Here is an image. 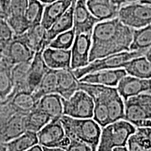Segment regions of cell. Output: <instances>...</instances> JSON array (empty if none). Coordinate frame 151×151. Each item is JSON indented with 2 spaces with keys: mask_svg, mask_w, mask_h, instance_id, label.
<instances>
[{
  "mask_svg": "<svg viewBox=\"0 0 151 151\" xmlns=\"http://www.w3.org/2000/svg\"><path fill=\"white\" fill-rule=\"evenodd\" d=\"M134 29L117 18L98 22L91 34L90 62L109 55L129 51Z\"/></svg>",
  "mask_w": 151,
  "mask_h": 151,
  "instance_id": "cell-1",
  "label": "cell"
},
{
  "mask_svg": "<svg viewBox=\"0 0 151 151\" xmlns=\"http://www.w3.org/2000/svg\"><path fill=\"white\" fill-rule=\"evenodd\" d=\"M65 135L70 139H78L97 150L101 127L93 118H74L62 115L60 118Z\"/></svg>",
  "mask_w": 151,
  "mask_h": 151,
  "instance_id": "cell-2",
  "label": "cell"
},
{
  "mask_svg": "<svg viewBox=\"0 0 151 151\" xmlns=\"http://www.w3.org/2000/svg\"><path fill=\"white\" fill-rule=\"evenodd\" d=\"M136 129V126L125 120L111 122L101 128L97 150H112L117 146H127L128 139Z\"/></svg>",
  "mask_w": 151,
  "mask_h": 151,
  "instance_id": "cell-3",
  "label": "cell"
},
{
  "mask_svg": "<svg viewBox=\"0 0 151 151\" xmlns=\"http://www.w3.org/2000/svg\"><path fill=\"white\" fill-rule=\"evenodd\" d=\"M148 50H129L109 55L89 62L88 65L73 70L76 78L80 79L88 73L105 69L123 68L128 61L137 57L145 55Z\"/></svg>",
  "mask_w": 151,
  "mask_h": 151,
  "instance_id": "cell-4",
  "label": "cell"
},
{
  "mask_svg": "<svg viewBox=\"0 0 151 151\" xmlns=\"http://www.w3.org/2000/svg\"><path fill=\"white\" fill-rule=\"evenodd\" d=\"M118 18L122 23L132 29H139L151 24V6L139 1L122 5Z\"/></svg>",
  "mask_w": 151,
  "mask_h": 151,
  "instance_id": "cell-5",
  "label": "cell"
},
{
  "mask_svg": "<svg viewBox=\"0 0 151 151\" xmlns=\"http://www.w3.org/2000/svg\"><path fill=\"white\" fill-rule=\"evenodd\" d=\"M63 115L74 118H92L94 104L92 98L82 90L75 92L68 99L62 98Z\"/></svg>",
  "mask_w": 151,
  "mask_h": 151,
  "instance_id": "cell-6",
  "label": "cell"
},
{
  "mask_svg": "<svg viewBox=\"0 0 151 151\" xmlns=\"http://www.w3.org/2000/svg\"><path fill=\"white\" fill-rule=\"evenodd\" d=\"M39 143L46 148H60L67 151L69 139L65 135V130L60 120H51L37 132Z\"/></svg>",
  "mask_w": 151,
  "mask_h": 151,
  "instance_id": "cell-7",
  "label": "cell"
},
{
  "mask_svg": "<svg viewBox=\"0 0 151 151\" xmlns=\"http://www.w3.org/2000/svg\"><path fill=\"white\" fill-rule=\"evenodd\" d=\"M35 52L19 35H15L12 41L2 50V60L11 66L22 62H31Z\"/></svg>",
  "mask_w": 151,
  "mask_h": 151,
  "instance_id": "cell-8",
  "label": "cell"
},
{
  "mask_svg": "<svg viewBox=\"0 0 151 151\" xmlns=\"http://www.w3.org/2000/svg\"><path fill=\"white\" fill-rule=\"evenodd\" d=\"M91 43V34L75 35L71 49V69L72 70L84 67L89 64Z\"/></svg>",
  "mask_w": 151,
  "mask_h": 151,
  "instance_id": "cell-9",
  "label": "cell"
},
{
  "mask_svg": "<svg viewBox=\"0 0 151 151\" xmlns=\"http://www.w3.org/2000/svg\"><path fill=\"white\" fill-rule=\"evenodd\" d=\"M99 20L89 11L86 0H75L73 10V25L75 35L80 34H92V29Z\"/></svg>",
  "mask_w": 151,
  "mask_h": 151,
  "instance_id": "cell-10",
  "label": "cell"
},
{
  "mask_svg": "<svg viewBox=\"0 0 151 151\" xmlns=\"http://www.w3.org/2000/svg\"><path fill=\"white\" fill-rule=\"evenodd\" d=\"M117 90L124 100L144 92H151V78H140L127 74L119 81Z\"/></svg>",
  "mask_w": 151,
  "mask_h": 151,
  "instance_id": "cell-11",
  "label": "cell"
},
{
  "mask_svg": "<svg viewBox=\"0 0 151 151\" xmlns=\"http://www.w3.org/2000/svg\"><path fill=\"white\" fill-rule=\"evenodd\" d=\"M127 73L123 68L105 69L88 73L78 79L79 82L99 84L106 86L117 87L119 81Z\"/></svg>",
  "mask_w": 151,
  "mask_h": 151,
  "instance_id": "cell-12",
  "label": "cell"
},
{
  "mask_svg": "<svg viewBox=\"0 0 151 151\" xmlns=\"http://www.w3.org/2000/svg\"><path fill=\"white\" fill-rule=\"evenodd\" d=\"M57 76V93L63 99H68L78 90V80L71 68L55 69Z\"/></svg>",
  "mask_w": 151,
  "mask_h": 151,
  "instance_id": "cell-13",
  "label": "cell"
},
{
  "mask_svg": "<svg viewBox=\"0 0 151 151\" xmlns=\"http://www.w3.org/2000/svg\"><path fill=\"white\" fill-rule=\"evenodd\" d=\"M42 55L49 69L71 68V49L65 50L47 46L43 50Z\"/></svg>",
  "mask_w": 151,
  "mask_h": 151,
  "instance_id": "cell-14",
  "label": "cell"
},
{
  "mask_svg": "<svg viewBox=\"0 0 151 151\" xmlns=\"http://www.w3.org/2000/svg\"><path fill=\"white\" fill-rule=\"evenodd\" d=\"M86 5L99 21L117 18L120 7L112 0H86Z\"/></svg>",
  "mask_w": 151,
  "mask_h": 151,
  "instance_id": "cell-15",
  "label": "cell"
},
{
  "mask_svg": "<svg viewBox=\"0 0 151 151\" xmlns=\"http://www.w3.org/2000/svg\"><path fill=\"white\" fill-rule=\"evenodd\" d=\"M43 50L35 52L28 70L27 89L28 91L32 93L40 83L43 76L49 69L43 58Z\"/></svg>",
  "mask_w": 151,
  "mask_h": 151,
  "instance_id": "cell-16",
  "label": "cell"
},
{
  "mask_svg": "<svg viewBox=\"0 0 151 151\" xmlns=\"http://www.w3.org/2000/svg\"><path fill=\"white\" fill-rule=\"evenodd\" d=\"M19 36L35 52L43 50L48 46L47 29L41 23L31 26L25 32Z\"/></svg>",
  "mask_w": 151,
  "mask_h": 151,
  "instance_id": "cell-17",
  "label": "cell"
},
{
  "mask_svg": "<svg viewBox=\"0 0 151 151\" xmlns=\"http://www.w3.org/2000/svg\"><path fill=\"white\" fill-rule=\"evenodd\" d=\"M26 115L17 112L0 127V136L6 142L19 137L27 131Z\"/></svg>",
  "mask_w": 151,
  "mask_h": 151,
  "instance_id": "cell-18",
  "label": "cell"
},
{
  "mask_svg": "<svg viewBox=\"0 0 151 151\" xmlns=\"http://www.w3.org/2000/svg\"><path fill=\"white\" fill-rule=\"evenodd\" d=\"M74 0H55L45 5L41 24L48 29L72 4Z\"/></svg>",
  "mask_w": 151,
  "mask_h": 151,
  "instance_id": "cell-19",
  "label": "cell"
},
{
  "mask_svg": "<svg viewBox=\"0 0 151 151\" xmlns=\"http://www.w3.org/2000/svg\"><path fill=\"white\" fill-rule=\"evenodd\" d=\"M37 107L50 116L51 120H60L63 115L62 97L58 93L43 96L38 101Z\"/></svg>",
  "mask_w": 151,
  "mask_h": 151,
  "instance_id": "cell-20",
  "label": "cell"
},
{
  "mask_svg": "<svg viewBox=\"0 0 151 151\" xmlns=\"http://www.w3.org/2000/svg\"><path fill=\"white\" fill-rule=\"evenodd\" d=\"M124 101V120L131 122L136 127H141L145 120H148V116L135 97H129Z\"/></svg>",
  "mask_w": 151,
  "mask_h": 151,
  "instance_id": "cell-21",
  "label": "cell"
},
{
  "mask_svg": "<svg viewBox=\"0 0 151 151\" xmlns=\"http://www.w3.org/2000/svg\"><path fill=\"white\" fill-rule=\"evenodd\" d=\"M75 0L69 9L60 17L51 27L47 29V42L49 43L59 34L64 32L73 28V10Z\"/></svg>",
  "mask_w": 151,
  "mask_h": 151,
  "instance_id": "cell-22",
  "label": "cell"
},
{
  "mask_svg": "<svg viewBox=\"0 0 151 151\" xmlns=\"http://www.w3.org/2000/svg\"><path fill=\"white\" fill-rule=\"evenodd\" d=\"M123 68L128 75L140 78H151V62L145 55L132 58Z\"/></svg>",
  "mask_w": 151,
  "mask_h": 151,
  "instance_id": "cell-23",
  "label": "cell"
},
{
  "mask_svg": "<svg viewBox=\"0 0 151 151\" xmlns=\"http://www.w3.org/2000/svg\"><path fill=\"white\" fill-rule=\"evenodd\" d=\"M31 62H22L13 66L11 69V76L13 81V88L9 100H11L16 92L20 91H28L27 89V74Z\"/></svg>",
  "mask_w": 151,
  "mask_h": 151,
  "instance_id": "cell-24",
  "label": "cell"
},
{
  "mask_svg": "<svg viewBox=\"0 0 151 151\" xmlns=\"http://www.w3.org/2000/svg\"><path fill=\"white\" fill-rule=\"evenodd\" d=\"M37 143H39L37 132L27 130L19 137L6 142L4 147L9 151H26Z\"/></svg>",
  "mask_w": 151,
  "mask_h": 151,
  "instance_id": "cell-25",
  "label": "cell"
},
{
  "mask_svg": "<svg viewBox=\"0 0 151 151\" xmlns=\"http://www.w3.org/2000/svg\"><path fill=\"white\" fill-rule=\"evenodd\" d=\"M11 100V105L17 111V112L24 114H27L35 109L37 106L39 101L34 96L32 92L29 91L16 92Z\"/></svg>",
  "mask_w": 151,
  "mask_h": 151,
  "instance_id": "cell-26",
  "label": "cell"
},
{
  "mask_svg": "<svg viewBox=\"0 0 151 151\" xmlns=\"http://www.w3.org/2000/svg\"><path fill=\"white\" fill-rule=\"evenodd\" d=\"M13 66L4 60H0V101L6 102L8 101L12 93L13 81L11 76V69Z\"/></svg>",
  "mask_w": 151,
  "mask_h": 151,
  "instance_id": "cell-27",
  "label": "cell"
},
{
  "mask_svg": "<svg viewBox=\"0 0 151 151\" xmlns=\"http://www.w3.org/2000/svg\"><path fill=\"white\" fill-rule=\"evenodd\" d=\"M57 76L55 69H49L43 76L42 80L37 88L33 92L37 100L39 101L43 96L46 94L57 93Z\"/></svg>",
  "mask_w": 151,
  "mask_h": 151,
  "instance_id": "cell-28",
  "label": "cell"
},
{
  "mask_svg": "<svg viewBox=\"0 0 151 151\" xmlns=\"http://www.w3.org/2000/svg\"><path fill=\"white\" fill-rule=\"evenodd\" d=\"M51 120L50 116L37 106L26 115V129L29 131L37 132Z\"/></svg>",
  "mask_w": 151,
  "mask_h": 151,
  "instance_id": "cell-29",
  "label": "cell"
},
{
  "mask_svg": "<svg viewBox=\"0 0 151 151\" xmlns=\"http://www.w3.org/2000/svg\"><path fill=\"white\" fill-rule=\"evenodd\" d=\"M151 47V24L134 29L130 50H148Z\"/></svg>",
  "mask_w": 151,
  "mask_h": 151,
  "instance_id": "cell-30",
  "label": "cell"
},
{
  "mask_svg": "<svg viewBox=\"0 0 151 151\" xmlns=\"http://www.w3.org/2000/svg\"><path fill=\"white\" fill-rule=\"evenodd\" d=\"M128 150L150 151V145L143 127H138L134 133L130 135L127 142Z\"/></svg>",
  "mask_w": 151,
  "mask_h": 151,
  "instance_id": "cell-31",
  "label": "cell"
},
{
  "mask_svg": "<svg viewBox=\"0 0 151 151\" xmlns=\"http://www.w3.org/2000/svg\"><path fill=\"white\" fill-rule=\"evenodd\" d=\"M45 5L39 0H28L24 18L29 27L41 23Z\"/></svg>",
  "mask_w": 151,
  "mask_h": 151,
  "instance_id": "cell-32",
  "label": "cell"
},
{
  "mask_svg": "<svg viewBox=\"0 0 151 151\" xmlns=\"http://www.w3.org/2000/svg\"><path fill=\"white\" fill-rule=\"evenodd\" d=\"M106 104L111 122L124 118V101L119 92L109 99Z\"/></svg>",
  "mask_w": 151,
  "mask_h": 151,
  "instance_id": "cell-33",
  "label": "cell"
},
{
  "mask_svg": "<svg viewBox=\"0 0 151 151\" xmlns=\"http://www.w3.org/2000/svg\"><path fill=\"white\" fill-rule=\"evenodd\" d=\"M75 38L74 30L72 29L60 33L49 43L48 47L60 49H70Z\"/></svg>",
  "mask_w": 151,
  "mask_h": 151,
  "instance_id": "cell-34",
  "label": "cell"
},
{
  "mask_svg": "<svg viewBox=\"0 0 151 151\" xmlns=\"http://www.w3.org/2000/svg\"><path fill=\"white\" fill-rule=\"evenodd\" d=\"M93 120L97 122L101 128L111 123L109 111L106 104L104 102H94Z\"/></svg>",
  "mask_w": 151,
  "mask_h": 151,
  "instance_id": "cell-35",
  "label": "cell"
},
{
  "mask_svg": "<svg viewBox=\"0 0 151 151\" xmlns=\"http://www.w3.org/2000/svg\"><path fill=\"white\" fill-rule=\"evenodd\" d=\"M27 4L28 0H10L9 15L6 18H24V13Z\"/></svg>",
  "mask_w": 151,
  "mask_h": 151,
  "instance_id": "cell-36",
  "label": "cell"
},
{
  "mask_svg": "<svg viewBox=\"0 0 151 151\" xmlns=\"http://www.w3.org/2000/svg\"><path fill=\"white\" fill-rule=\"evenodd\" d=\"M14 31L6 20L0 18V51L2 52L6 46L14 39Z\"/></svg>",
  "mask_w": 151,
  "mask_h": 151,
  "instance_id": "cell-37",
  "label": "cell"
},
{
  "mask_svg": "<svg viewBox=\"0 0 151 151\" xmlns=\"http://www.w3.org/2000/svg\"><path fill=\"white\" fill-rule=\"evenodd\" d=\"M134 97L146 112L149 119H151V92H144Z\"/></svg>",
  "mask_w": 151,
  "mask_h": 151,
  "instance_id": "cell-38",
  "label": "cell"
},
{
  "mask_svg": "<svg viewBox=\"0 0 151 151\" xmlns=\"http://www.w3.org/2000/svg\"><path fill=\"white\" fill-rule=\"evenodd\" d=\"M67 151H90L92 149L86 143L78 139H70Z\"/></svg>",
  "mask_w": 151,
  "mask_h": 151,
  "instance_id": "cell-39",
  "label": "cell"
},
{
  "mask_svg": "<svg viewBox=\"0 0 151 151\" xmlns=\"http://www.w3.org/2000/svg\"><path fill=\"white\" fill-rule=\"evenodd\" d=\"M1 6V9H2V12L4 16V18L6 19L9 15V4H10V0H0Z\"/></svg>",
  "mask_w": 151,
  "mask_h": 151,
  "instance_id": "cell-40",
  "label": "cell"
},
{
  "mask_svg": "<svg viewBox=\"0 0 151 151\" xmlns=\"http://www.w3.org/2000/svg\"><path fill=\"white\" fill-rule=\"evenodd\" d=\"M112 1L117 5H118L119 6H121L127 4L139 1V0H112Z\"/></svg>",
  "mask_w": 151,
  "mask_h": 151,
  "instance_id": "cell-41",
  "label": "cell"
},
{
  "mask_svg": "<svg viewBox=\"0 0 151 151\" xmlns=\"http://www.w3.org/2000/svg\"><path fill=\"white\" fill-rule=\"evenodd\" d=\"M143 129H144L145 133L148 137L149 142H150V151H151V127H143Z\"/></svg>",
  "mask_w": 151,
  "mask_h": 151,
  "instance_id": "cell-42",
  "label": "cell"
},
{
  "mask_svg": "<svg viewBox=\"0 0 151 151\" xmlns=\"http://www.w3.org/2000/svg\"><path fill=\"white\" fill-rule=\"evenodd\" d=\"M28 150L29 151H42L43 148H42V146L39 144V143H37V144L34 145L32 147H31V148H30Z\"/></svg>",
  "mask_w": 151,
  "mask_h": 151,
  "instance_id": "cell-43",
  "label": "cell"
},
{
  "mask_svg": "<svg viewBox=\"0 0 151 151\" xmlns=\"http://www.w3.org/2000/svg\"><path fill=\"white\" fill-rule=\"evenodd\" d=\"M43 151H64L62 148H54V147H51V148H46V147H42Z\"/></svg>",
  "mask_w": 151,
  "mask_h": 151,
  "instance_id": "cell-44",
  "label": "cell"
},
{
  "mask_svg": "<svg viewBox=\"0 0 151 151\" xmlns=\"http://www.w3.org/2000/svg\"><path fill=\"white\" fill-rule=\"evenodd\" d=\"M112 150L115 151H127L128 150L127 146H117L112 149Z\"/></svg>",
  "mask_w": 151,
  "mask_h": 151,
  "instance_id": "cell-45",
  "label": "cell"
},
{
  "mask_svg": "<svg viewBox=\"0 0 151 151\" xmlns=\"http://www.w3.org/2000/svg\"><path fill=\"white\" fill-rule=\"evenodd\" d=\"M141 127H151V119H148V120H145V121L143 122L142 126H141Z\"/></svg>",
  "mask_w": 151,
  "mask_h": 151,
  "instance_id": "cell-46",
  "label": "cell"
},
{
  "mask_svg": "<svg viewBox=\"0 0 151 151\" xmlns=\"http://www.w3.org/2000/svg\"><path fill=\"white\" fill-rule=\"evenodd\" d=\"M139 2L144 4H147L151 6V0H139Z\"/></svg>",
  "mask_w": 151,
  "mask_h": 151,
  "instance_id": "cell-47",
  "label": "cell"
},
{
  "mask_svg": "<svg viewBox=\"0 0 151 151\" xmlns=\"http://www.w3.org/2000/svg\"><path fill=\"white\" fill-rule=\"evenodd\" d=\"M39 1H40L41 2L44 4H47L51 3V2H52V1H55V0H39Z\"/></svg>",
  "mask_w": 151,
  "mask_h": 151,
  "instance_id": "cell-48",
  "label": "cell"
},
{
  "mask_svg": "<svg viewBox=\"0 0 151 151\" xmlns=\"http://www.w3.org/2000/svg\"><path fill=\"white\" fill-rule=\"evenodd\" d=\"M0 18H4V14H3V12H2V9H1V2H0ZM4 19H5V18H4Z\"/></svg>",
  "mask_w": 151,
  "mask_h": 151,
  "instance_id": "cell-49",
  "label": "cell"
},
{
  "mask_svg": "<svg viewBox=\"0 0 151 151\" xmlns=\"http://www.w3.org/2000/svg\"><path fill=\"white\" fill-rule=\"evenodd\" d=\"M2 59V52L1 51H0V60Z\"/></svg>",
  "mask_w": 151,
  "mask_h": 151,
  "instance_id": "cell-50",
  "label": "cell"
},
{
  "mask_svg": "<svg viewBox=\"0 0 151 151\" xmlns=\"http://www.w3.org/2000/svg\"></svg>",
  "mask_w": 151,
  "mask_h": 151,
  "instance_id": "cell-51",
  "label": "cell"
}]
</instances>
